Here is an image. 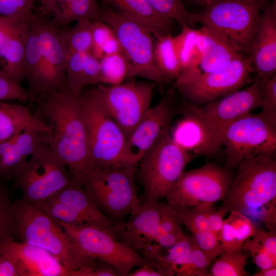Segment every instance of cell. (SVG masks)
Returning a JSON list of instances; mask_svg holds the SVG:
<instances>
[{"label": "cell", "mask_w": 276, "mask_h": 276, "mask_svg": "<svg viewBox=\"0 0 276 276\" xmlns=\"http://www.w3.org/2000/svg\"><path fill=\"white\" fill-rule=\"evenodd\" d=\"M46 143L41 144L13 176L22 199L32 204L50 198L74 179Z\"/></svg>", "instance_id": "cell-10"}, {"label": "cell", "mask_w": 276, "mask_h": 276, "mask_svg": "<svg viewBox=\"0 0 276 276\" xmlns=\"http://www.w3.org/2000/svg\"><path fill=\"white\" fill-rule=\"evenodd\" d=\"M153 52L156 64L167 82L176 80L181 68L173 49L171 34L154 37Z\"/></svg>", "instance_id": "cell-33"}, {"label": "cell", "mask_w": 276, "mask_h": 276, "mask_svg": "<svg viewBox=\"0 0 276 276\" xmlns=\"http://www.w3.org/2000/svg\"><path fill=\"white\" fill-rule=\"evenodd\" d=\"M36 113L51 129L46 142L80 185L84 175L95 168L79 96L67 87L36 99Z\"/></svg>", "instance_id": "cell-1"}, {"label": "cell", "mask_w": 276, "mask_h": 276, "mask_svg": "<svg viewBox=\"0 0 276 276\" xmlns=\"http://www.w3.org/2000/svg\"><path fill=\"white\" fill-rule=\"evenodd\" d=\"M130 215L124 222L119 238L136 252L142 251L143 255L153 242L158 226L160 215L157 205L148 208L140 204Z\"/></svg>", "instance_id": "cell-23"}, {"label": "cell", "mask_w": 276, "mask_h": 276, "mask_svg": "<svg viewBox=\"0 0 276 276\" xmlns=\"http://www.w3.org/2000/svg\"><path fill=\"white\" fill-rule=\"evenodd\" d=\"M223 219L218 237L225 251L242 250L244 242L250 238L255 225L249 217L237 211H231Z\"/></svg>", "instance_id": "cell-28"}, {"label": "cell", "mask_w": 276, "mask_h": 276, "mask_svg": "<svg viewBox=\"0 0 276 276\" xmlns=\"http://www.w3.org/2000/svg\"><path fill=\"white\" fill-rule=\"evenodd\" d=\"M260 82L262 108L260 114L271 124L276 126V74L266 81Z\"/></svg>", "instance_id": "cell-47"}, {"label": "cell", "mask_w": 276, "mask_h": 276, "mask_svg": "<svg viewBox=\"0 0 276 276\" xmlns=\"http://www.w3.org/2000/svg\"><path fill=\"white\" fill-rule=\"evenodd\" d=\"M193 4L203 8L220 0H188Z\"/></svg>", "instance_id": "cell-58"}, {"label": "cell", "mask_w": 276, "mask_h": 276, "mask_svg": "<svg viewBox=\"0 0 276 276\" xmlns=\"http://www.w3.org/2000/svg\"><path fill=\"white\" fill-rule=\"evenodd\" d=\"M248 54L261 82L276 74V3L272 0L264 4Z\"/></svg>", "instance_id": "cell-19"}, {"label": "cell", "mask_w": 276, "mask_h": 276, "mask_svg": "<svg viewBox=\"0 0 276 276\" xmlns=\"http://www.w3.org/2000/svg\"><path fill=\"white\" fill-rule=\"evenodd\" d=\"M255 72L248 56L241 54L225 67L218 71L202 74L175 88L188 103L206 104L238 90L246 84L252 83Z\"/></svg>", "instance_id": "cell-14"}, {"label": "cell", "mask_w": 276, "mask_h": 276, "mask_svg": "<svg viewBox=\"0 0 276 276\" xmlns=\"http://www.w3.org/2000/svg\"><path fill=\"white\" fill-rule=\"evenodd\" d=\"M33 205L54 220L73 226H84L81 220L69 206L53 196Z\"/></svg>", "instance_id": "cell-42"}, {"label": "cell", "mask_w": 276, "mask_h": 276, "mask_svg": "<svg viewBox=\"0 0 276 276\" xmlns=\"http://www.w3.org/2000/svg\"><path fill=\"white\" fill-rule=\"evenodd\" d=\"M191 236L199 249L216 258L225 251L218 236L209 230L197 232Z\"/></svg>", "instance_id": "cell-49"}, {"label": "cell", "mask_w": 276, "mask_h": 276, "mask_svg": "<svg viewBox=\"0 0 276 276\" xmlns=\"http://www.w3.org/2000/svg\"><path fill=\"white\" fill-rule=\"evenodd\" d=\"M57 15L51 19L62 28L73 21L102 20V8L97 0H55Z\"/></svg>", "instance_id": "cell-29"}, {"label": "cell", "mask_w": 276, "mask_h": 276, "mask_svg": "<svg viewBox=\"0 0 276 276\" xmlns=\"http://www.w3.org/2000/svg\"><path fill=\"white\" fill-rule=\"evenodd\" d=\"M87 276H120L119 271L114 266L107 263H100L92 269Z\"/></svg>", "instance_id": "cell-52"}, {"label": "cell", "mask_w": 276, "mask_h": 276, "mask_svg": "<svg viewBox=\"0 0 276 276\" xmlns=\"http://www.w3.org/2000/svg\"><path fill=\"white\" fill-rule=\"evenodd\" d=\"M198 61L192 71L180 75L174 84L187 82L199 75L219 71L241 54L225 38L213 30L202 26L197 30Z\"/></svg>", "instance_id": "cell-20"}, {"label": "cell", "mask_w": 276, "mask_h": 276, "mask_svg": "<svg viewBox=\"0 0 276 276\" xmlns=\"http://www.w3.org/2000/svg\"><path fill=\"white\" fill-rule=\"evenodd\" d=\"M20 241L44 249L54 256L72 276L76 271L93 269L99 261L83 250L53 218L21 198L13 202Z\"/></svg>", "instance_id": "cell-3"}, {"label": "cell", "mask_w": 276, "mask_h": 276, "mask_svg": "<svg viewBox=\"0 0 276 276\" xmlns=\"http://www.w3.org/2000/svg\"><path fill=\"white\" fill-rule=\"evenodd\" d=\"M146 25L154 37L171 34L173 20L156 12L145 0H97Z\"/></svg>", "instance_id": "cell-27"}, {"label": "cell", "mask_w": 276, "mask_h": 276, "mask_svg": "<svg viewBox=\"0 0 276 276\" xmlns=\"http://www.w3.org/2000/svg\"><path fill=\"white\" fill-rule=\"evenodd\" d=\"M264 1H269V0H263ZM273 2L274 3H276V0H272Z\"/></svg>", "instance_id": "cell-59"}, {"label": "cell", "mask_w": 276, "mask_h": 276, "mask_svg": "<svg viewBox=\"0 0 276 276\" xmlns=\"http://www.w3.org/2000/svg\"><path fill=\"white\" fill-rule=\"evenodd\" d=\"M83 54H68L66 61V86L73 95L77 96L80 95L84 87L83 81Z\"/></svg>", "instance_id": "cell-44"}, {"label": "cell", "mask_w": 276, "mask_h": 276, "mask_svg": "<svg viewBox=\"0 0 276 276\" xmlns=\"http://www.w3.org/2000/svg\"><path fill=\"white\" fill-rule=\"evenodd\" d=\"M129 276H161V274L150 264L145 263L133 272H130Z\"/></svg>", "instance_id": "cell-55"}, {"label": "cell", "mask_w": 276, "mask_h": 276, "mask_svg": "<svg viewBox=\"0 0 276 276\" xmlns=\"http://www.w3.org/2000/svg\"><path fill=\"white\" fill-rule=\"evenodd\" d=\"M211 266L208 276H246L247 256L243 250L224 251Z\"/></svg>", "instance_id": "cell-37"}, {"label": "cell", "mask_w": 276, "mask_h": 276, "mask_svg": "<svg viewBox=\"0 0 276 276\" xmlns=\"http://www.w3.org/2000/svg\"><path fill=\"white\" fill-rule=\"evenodd\" d=\"M0 276H20L14 264L8 258L0 255Z\"/></svg>", "instance_id": "cell-53"}, {"label": "cell", "mask_w": 276, "mask_h": 276, "mask_svg": "<svg viewBox=\"0 0 276 276\" xmlns=\"http://www.w3.org/2000/svg\"><path fill=\"white\" fill-rule=\"evenodd\" d=\"M160 218L156 233L185 234L177 211L174 205L159 201L157 204Z\"/></svg>", "instance_id": "cell-46"}, {"label": "cell", "mask_w": 276, "mask_h": 276, "mask_svg": "<svg viewBox=\"0 0 276 276\" xmlns=\"http://www.w3.org/2000/svg\"><path fill=\"white\" fill-rule=\"evenodd\" d=\"M31 17L41 41L44 96L66 87L65 65L67 53L60 28L56 26L39 8L34 9Z\"/></svg>", "instance_id": "cell-17"}, {"label": "cell", "mask_w": 276, "mask_h": 276, "mask_svg": "<svg viewBox=\"0 0 276 276\" xmlns=\"http://www.w3.org/2000/svg\"><path fill=\"white\" fill-rule=\"evenodd\" d=\"M226 214L221 206L217 210L213 208L208 218L209 230L218 236L222 227L223 217Z\"/></svg>", "instance_id": "cell-51"}, {"label": "cell", "mask_w": 276, "mask_h": 276, "mask_svg": "<svg viewBox=\"0 0 276 276\" xmlns=\"http://www.w3.org/2000/svg\"><path fill=\"white\" fill-rule=\"evenodd\" d=\"M188 151L177 144L169 131L139 162V180L143 189L142 204L155 207L191 160Z\"/></svg>", "instance_id": "cell-5"}, {"label": "cell", "mask_w": 276, "mask_h": 276, "mask_svg": "<svg viewBox=\"0 0 276 276\" xmlns=\"http://www.w3.org/2000/svg\"><path fill=\"white\" fill-rule=\"evenodd\" d=\"M30 21H12L11 28L0 57L2 70L17 83L24 77V64L27 32Z\"/></svg>", "instance_id": "cell-25"}, {"label": "cell", "mask_w": 276, "mask_h": 276, "mask_svg": "<svg viewBox=\"0 0 276 276\" xmlns=\"http://www.w3.org/2000/svg\"><path fill=\"white\" fill-rule=\"evenodd\" d=\"M197 33V30L183 27L180 33L173 37V49L181 68L180 74L192 71L197 65L199 57Z\"/></svg>", "instance_id": "cell-32"}, {"label": "cell", "mask_w": 276, "mask_h": 276, "mask_svg": "<svg viewBox=\"0 0 276 276\" xmlns=\"http://www.w3.org/2000/svg\"><path fill=\"white\" fill-rule=\"evenodd\" d=\"M216 258L201 250L195 243L187 261L179 268L176 275L208 276L209 267Z\"/></svg>", "instance_id": "cell-43"}, {"label": "cell", "mask_w": 276, "mask_h": 276, "mask_svg": "<svg viewBox=\"0 0 276 276\" xmlns=\"http://www.w3.org/2000/svg\"><path fill=\"white\" fill-rule=\"evenodd\" d=\"M83 81L84 87L88 85L101 83L100 59L91 52L83 54Z\"/></svg>", "instance_id": "cell-50"}, {"label": "cell", "mask_w": 276, "mask_h": 276, "mask_svg": "<svg viewBox=\"0 0 276 276\" xmlns=\"http://www.w3.org/2000/svg\"><path fill=\"white\" fill-rule=\"evenodd\" d=\"M242 249L249 252L253 263L260 269L276 267V233L256 225L254 234L244 242Z\"/></svg>", "instance_id": "cell-30"}, {"label": "cell", "mask_w": 276, "mask_h": 276, "mask_svg": "<svg viewBox=\"0 0 276 276\" xmlns=\"http://www.w3.org/2000/svg\"><path fill=\"white\" fill-rule=\"evenodd\" d=\"M14 100L22 103L32 102L28 89L22 87L3 70L0 69V101Z\"/></svg>", "instance_id": "cell-48"}, {"label": "cell", "mask_w": 276, "mask_h": 276, "mask_svg": "<svg viewBox=\"0 0 276 276\" xmlns=\"http://www.w3.org/2000/svg\"><path fill=\"white\" fill-rule=\"evenodd\" d=\"M70 238L95 259L110 264L120 276H129L132 269L145 263L144 257L122 241L95 226H73L55 220Z\"/></svg>", "instance_id": "cell-15"}, {"label": "cell", "mask_w": 276, "mask_h": 276, "mask_svg": "<svg viewBox=\"0 0 276 276\" xmlns=\"http://www.w3.org/2000/svg\"><path fill=\"white\" fill-rule=\"evenodd\" d=\"M29 129L51 133L46 123L28 107L0 101V143Z\"/></svg>", "instance_id": "cell-24"}, {"label": "cell", "mask_w": 276, "mask_h": 276, "mask_svg": "<svg viewBox=\"0 0 276 276\" xmlns=\"http://www.w3.org/2000/svg\"><path fill=\"white\" fill-rule=\"evenodd\" d=\"M40 6L39 9L44 14L48 16L51 15L52 18L57 14V8L55 0H39Z\"/></svg>", "instance_id": "cell-56"}, {"label": "cell", "mask_w": 276, "mask_h": 276, "mask_svg": "<svg viewBox=\"0 0 276 276\" xmlns=\"http://www.w3.org/2000/svg\"><path fill=\"white\" fill-rule=\"evenodd\" d=\"M0 237H18L13 211V202L6 184L0 183Z\"/></svg>", "instance_id": "cell-41"}, {"label": "cell", "mask_w": 276, "mask_h": 276, "mask_svg": "<svg viewBox=\"0 0 276 276\" xmlns=\"http://www.w3.org/2000/svg\"><path fill=\"white\" fill-rule=\"evenodd\" d=\"M171 136L177 144L189 152L198 154L202 143V133L193 119L183 116L176 125Z\"/></svg>", "instance_id": "cell-39"}, {"label": "cell", "mask_w": 276, "mask_h": 276, "mask_svg": "<svg viewBox=\"0 0 276 276\" xmlns=\"http://www.w3.org/2000/svg\"><path fill=\"white\" fill-rule=\"evenodd\" d=\"M175 102L174 93L171 89L148 109L126 140L124 158L127 166L136 167L143 156L169 131L176 113Z\"/></svg>", "instance_id": "cell-16"}, {"label": "cell", "mask_w": 276, "mask_h": 276, "mask_svg": "<svg viewBox=\"0 0 276 276\" xmlns=\"http://www.w3.org/2000/svg\"><path fill=\"white\" fill-rule=\"evenodd\" d=\"M237 168L221 207L227 214L237 211L254 218L276 233L275 151L244 160Z\"/></svg>", "instance_id": "cell-2"}, {"label": "cell", "mask_w": 276, "mask_h": 276, "mask_svg": "<svg viewBox=\"0 0 276 276\" xmlns=\"http://www.w3.org/2000/svg\"><path fill=\"white\" fill-rule=\"evenodd\" d=\"M92 162L100 169L127 166L124 158L125 136L103 107L94 88L79 95Z\"/></svg>", "instance_id": "cell-6"}, {"label": "cell", "mask_w": 276, "mask_h": 276, "mask_svg": "<svg viewBox=\"0 0 276 276\" xmlns=\"http://www.w3.org/2000/svg\"><path fill=\"white\" fill-rule=\"evenodd\" d=\"M93 47L91 52L98 58L122 52L112 29L101 20L91 21Z\"/></svg>", "instance_id": "cell-36"}, {"label": "cell", "mask_w": 276, "mask_h": 276, "mask_svg": "<svg viewBox=\"0 0 276 276\" xmlns=\"http://www.w3.org/2000/svg\"><path fill=\"white\" fill-rule=\"evenodd\" d=\"M35 0H0V16L14 21L30 19Z\"/></svg>", "instance_id": "cell-45"}, {"label": "cell", "mask_w": 276, "mask_h": 276, "mask_svg": "<svg viewBox=\"0 0 276 276\" xmlns=\"http://www.w3.org/2000/svg\"><path fill=\"white\" fill-rule=\"evenodd\" d=\"M60 29L67 54L91 52L93 47L91 21L82 20L77 21L72 28Z\"/></svg>", "instance_id": "cell-35"}, {"label": "cell", "mask_w": 276, "mask_h": 276, "mask_svg": "<svg viewBox=\"0 0 276 276\" xmlns=\"http://www.w3.org/2000/svg\"><path fill=\"white\" fill-rule=\"evenodd\" d=\"M194 245L192 237L186 234L182 240L168 249L166 253L151 262L145 263L153 267L161 276L176 275L187 261Z\"/></svg>", "instance_id": "cell-31"}, {"label": "cell", "mask_w": 276, "mask_h": 276, "mask_svg": "<svg viewBox=\"0 0 276 276\" xmlns=\"http://www.w3.org/2000/svg\"><path fill=\"white\" fill-rule=\"evenodd\" d=\"M102 20L113 31L131 67L132 77H140L156 84L167 82L156 64L154 36L146 25L108 8L102 9Z\"/></svg>", "instance_id": "cell-9"}, {"label": "cell", "mask_w": 276, "mask_h": 276, "mask_svg": "<svg viewBox=\"0 0 276 276\" xmlns=\"http://www.w3.org/2000/svg\"><path fill=\"white\" fill-rule=\"evenodd\" d=\"M137 169L95 167L83 176L80 183L98 209L108 217L123 221L140 204L134 182Z\"/></svg>", "instance_id": "cell-7"}, {"label": "cell", "mask_w": 276, "mask_h": 276, "mask_svg": "<svg viewBox=\"0 0 276 276\" xmlns=\"http://www.w3.org/2000/svg\"><path fill=\"white\" fill-rule=\"evenodd\" d=\"M53 197L69 206L84 226L98 227L119 238L124 222L113 220L102 213L75 180Z\"/></svg>", "instance_id": "cell-21"}, {"label": "cell", "mask_w": 276, "mask_h": 276, "mask_svg": "<svg viewBox=\"0 0 276 276\" xmlns=\"http://www.w3.org/2000/svg\"><path fill=\"white\" fill-rule=\"evenodd\" d=\"M12 20L0 16V57L5 46Z\"/></svg>", "instance_id": "cell-54"}, {"label": "cell", "mask_w": 276, "mask_h": 276, "mask_svg": "<svg viewBox=\"0 0 276 276\" xmlns=\"http://www.w3.org/2000/svg\"><path fill=\"white\" fill-rule=\"evenodd\" d=\"M263 0H220L196 13L198 22L217 32L240 53H248Z\"/></svg>", "instance_id": "cell-8"}, {"label": "cell", "mask_w": 276, "mask_h": 276, "mask_svg": "<svg viewBox=\"0 0 276 276\" xmlns=\"http://www.w3.org/2000/svg\"><path fill=\"white\" fill-rule=\"evenodd\" d=\"M180 220L191 234L209 230L208 218L213 204H204L194 207L174 205Z\"/></svg>", "instance_id": "cell-40"}, {"label": "cell", "mask_w": 276, "mask_h": 276, "mask_svg": "<svg viewBox=\"0 0 276 276\" xmlns=\"http://www.w3.org/2000/svg\"><path fill=\"white\" fill-rule=\"evenodd\" d=\"M233 179L229 169L208 163L182 172L164 198L171 205L194 207L222 200Z\"/></svg>", "instance_id": "cell-12"}, {"label": "cell", "mask_w": 276, "mask_h": 276, "mask_svg": "<svg viewBox=\"0 0 276 276\" xmlns=\"http://www.w3.org/2000/svg\"><path fill=\"white\" fill-rule=\"evenodd\" d=\"M0 255L14 264L20 276H72L46 250L9 237H0Z\"/></svg>", "instance_id": "cell-18"}, {"label": "cell", "mask_w": 276, "mask_h": 276, "mask_svg": "<svg viewBox=\"0 0 276 276\" xmlns=\"http://www.w3.org/2000/svg\"><path fill=\"white\" fill-rule=\"evenodd\" d=\"M156 83L129 81L116 85L98 84L94 90L108 114L123 132L126 140L150 108Z\"/></svg>", "instance_id": "cell-13"}, {"label": "cell", "mask_w": 276, "mask_h": 276, "mask_svg": "<svg viewBox=\"0 0 276 276\" xmlns=\"http://www.w3.org/2000/svg\"><path fill=\"white\" fill-rule=\"evenodd\" d=\"M225 156V168L232 169L247 158L275 151L276 126L260 113L249 112L232 122L222 139Z\"/></svg>", "instance_id": "cell-11"}, {"label": "cell", "mask_w": 276, "mask_h": 276, "mask_svg": "<svg viewBox=\"0 0 276 276\" xmlns=\"http://www.w3.org/2000/svg\"><path fill=\"white\" fill-rule=\"evenodd\" d=\"M252 276H275L276 267L266 269H260L258 271L252 274Z\"/></svg>", "instance_id": "cell-57"}, {"label": "cell", "mask_w": 276, "mask_h": 276, "mask_svg": "<svg viewBox=\"0 0 276 276\" xmlns=\"http://www.w3.org/2000/svg\"><path fill=\"white\" fill-rule=\"evenodd\" d=\"M24 77L28 83V90L32 96V102L43 96L44 80L41 41L32 17L26 39Z\"/></svg>", "instance_id": "cell-26"}, {"label": "cell", "mask_w": 276, "mask_h": 276, "mask_svg": "<svg viewBox=\"0 0 276 276\" xmlns=\"http://www.w3.org/2000/svg\"><path fill=\"white\" fill-rule=\"evenodd\" d=\"M101 70V83L116 85L132 77L131 67L122 53L107 55L100 59Z\"/></svg>", "instance_id": "cell-34"}, {"label": "cell", "mask_w": 276, "mask_h": 276, "mask_svg": "<svg viewBox=\"0 0 276 276\" xmlns=\"http://www.w3.org/2000/svg\"><path fill=\"white\" fill-rule=\"evenodd\" d=\"M156 12L176 21L182 27L193 28L198 23L196 13L187 10L181 0H145Z\"/></svg>", "instance_id": "cell-38"}, {"label": "cell", "mask_w": 276, "mask_h": 276, "mask_svg": "<svg viewBox=\"0 0 276 276\" xmlns=\"http://www.w3.org/2000/svg\"><path fill=\"white\" fill-rule=\"evenodd\" d=\"M48 135L29 129L0 143V177L12 179Z\"/></svg>", "instance_id": "cell-22"}, {"label": "cell", "mask_w": 276, "mask_h": 276, "mask_svg": "<svg viewBox=\"0 0 276 276\" xmlns=\"http://www.w3.org/2000/svg\"><path fill=\"white\" fill-rule=\"evenodd\" d=\"M261 84L257 77L246 88L204 105L184 102L181 105L183 116L193 119L201 131L202 143L197 154L210 155L216 153L221 146L227 127L241 116L261 108Z\"/></svg>", "instance_id": "cell-4"}]
</instances>
